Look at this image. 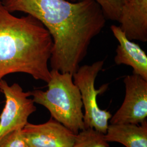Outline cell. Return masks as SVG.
Returning <instances> with one entry per match:
<instances>
[{"label": "cell", "mask_w": 147, "mask_h": 147, "mask_svg": "<svg viewBox=\"0 0 147 147\" xmlns=\"http://www.w3.org/2000/svg\"><path fill=\"white\" fill-rule=\"evenodd\" d=\"M11 13L21 11L37 18L53 40L51 70L75 73L90 44L106 25V18L94 0H2Z\"/></svg>", "instance_id": "obj_1"}, {"label": "cell", "mask_w": 147, "mask_h": 147, "mask_svg": "<svg viewBox=\"0 0 147 147\" xmlns=\"http://www.w3.org/2000/svg\"><path fill=\"white\" fill-rule=\"evenodd\" d=\"M71 2H78L82 0H68ZM97 2L105 14L107 20L117 21L119 18L121 9L127 0H94Z\"/></svg>", "instance_id": "obj_12"}, {"label": "cell", "mask_w": 147, "mask_h": 147, "mask_svg": "<svg viewBox=\"0 0 147 147\" xmlns=\"http://www.w3.org/2000/svg\"><path fill=\"white\" fill-rule=\"evenodd\" d=\"M50 73L47 90L31 92L33 100L47 108L53 119L77 135L85 129L80 91L71 74L56 70H51Z\"/></svg>", "instance_id": "obj_3"}, {"label": "cell", "mask_w": 147, "mask_h": 147, "mask_svg": "<svg viewBox=\"0 0 147 147\" xmlns=\"http://www.w3.org/2000/svg\"><path fill=\"white\" fill-rule=\"evenodd\" d=\"M104 64V61H98L90 65H81L73 75V78L74 83L78 86L81 94L84 109L85 129L92 128L106 134L108 122L112 116L110 112L101 110L99 107L97 96L105 90L107 86H103L98 89L95 87V80Z\"/></svg>", "instance_id": "obj_4"}, {"label": "cell", "mask_w": 147, "mask_h": 147, "mask_svg": "<svg viewBox=\"0 0 147 147\" xmlns=\"http://www.w3.org/2000/svg\"><path fill=\"white\" fill-rule=\"evenodd\" d=\"M105 134L92 128L84 129L76 135L71 147H110Z\"/></svg>", "instance_id": "obj_11"}, {"label": "cell", "mask_w": 147, "mask_h": 147, "mask_svg": "<svg viewBox=\"0 0 147 147\" xmlns=\"http://www.w3.org/2000/svg\"><path fill=\"white\" fill-rule=\"evenodd\" d=\"M22 129H16L0 140V147H30L23 135Z\"/></svg>", "instance_id": "obj_13"}, {"label": "cell", "mask_w": 147, "mask_h": 147, "mask_svg": "<svg viewBox=\"0 0 147 147\" xmlns=\"http://www.w3.org/2000/svg\"><path fill=\"white\" fill-rule=\"evenodd\" d=\"M53 48L52 37L40 21L29 14L13 15L0 1V81L21 73L48 83Z\"/></svg>", "instance_id": "obj_2"}, {"label": "cell", "mask_w": 147, "mask_h": 147, "mask_svg": "<svg viewBox=\"0 0 147 147\" xmlns=\"http://www.w3.org/2000/svg\"><path fill=\"white\" fill-rule=\"evenodd\" d=\"M118 22L129 39L147 42V0H127Z\"/></svg>", "instance_id": "obj_8"}, {"label": "cell", "mask_w": 147, "mask_h": 147, "mask_svg": "<svg viewBox=\"0 0 147 147\" xmlns=\"http://www.w3.org/2000/svg\"><path fill=\"white\" fill-rule=\"evenodd\" d=\"M22 131L30 147H71L76 136L53 118L40 124L28 122Z\"/></svg>", "instance_id": "obj_7"}, {"label": "cell", "mask_w": 147, "mask_h": 147, "mask_svg": "<svg viewBox=\"0 0 147 147\" xmlns=\"http://www.w3.org/2000/svg\"><path fill=\"white\" fill-rule=\"evenodd\" d=\"M0 91L5 97V105L0 115V140L16 129H22L28 123L30 116L36 112L31 92H24L18 84L9 85L2 79Z\"/></svg>", "instance_id": "obj_5"}, {"label": "cell", "mask_w": 147, "mask_h": 147, "mask_svg": "<svg viewBox=\"0 0 147 147\" xmlns=\"http://www.w3.org/2000/svg\"><path fill=\"white\" fill-rule=\"evenodd\" d=\"M116 124L108 126L105 134L108 142H118L126 147H147V119L141 123Z\"/></svg>", "instance_id": "obj_10"}, {"label": "cell", "mask_w": 147, "mask_h": 147, "mask_svg": "<svg viewBox=\"0 0 147 147\" xmlns=\"http://www.w3.org/2000/svg\"><path fill=\"white\" fill-rule=\"evenodd\" d=\"M125 96L120 108L111 117L110 124H140L147 119V81L132 74L124 79Z\"/></svg>", "instance_id": "obj_6"}, {"label": "cell", "mask_w": 147, "mask_h": 147, "mask_svg": "<svg viewBox=\"0 0 147 147\" xmlns=\"http://www.w3.org/2000/svg\"><path fill=\"white\" fill-rule=\"evenodd\" d=\"M111 30L118 42L115 62L131 67L133 73L147 81V56L140 45L129 39L120 26L113 25Z\"/></svg>", "instance_id": "obj_9"}]
</instances>
